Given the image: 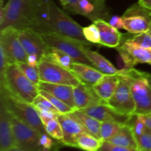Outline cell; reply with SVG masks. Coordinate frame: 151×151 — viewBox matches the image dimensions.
I'll return each instance as SVG.
<instances>
[{
	"mask_svg": "<svg viewBox=\"0 0 151 151\" xmlns=\"http://www.w3.org/2000/svg\"><path fill=\"white\" fill-rule=\"evenodd\" d=\"M103 142V141L89 133H85L78 137L76 147L85 151H98Z\"/></svg>",
	"mask_w": 151,
	"mask_h": 151,
	"instance_id": "obj_27",
	"label": "cell"
},
{
	"mask_svg": "<svg viewBox=\"0 0 151 151\" xmlns=\"http://www.w3.org/2000/svg\"><path fill=\"white\" fill-rule=\"evenodd\" d=\"M40 60L38 59V58L35 55H27V63L29 65H30L31 66H33V67H36L38 66L39 64Z\"/></svg>",
	"mask_w": 151,
	"mask_h": 151,
	"instance_id": "obj_39",
	"label": "cell"
},
{
	"mask_svg": "<svg viewBox=\"0 0 151 151\" xmlns=\"http://www.w3.org/2000/svg\"><path fill=\"white\" fill-rule=\"evenodd\" d=\"M0 87L6 88L16 98L30 104L39 94L38 86L24 75L16 63L9 64L0 75Z\"/></svg>",
	"mask_w": 151,
	"mask_h": 151,
	"instance_id": "obj_1",
	"label": "cell"
},
{
	"mask_svg": "<svg viewBox=\"0 0 151 151\" xmlns=\"http://www.w3.org/2000/svg\"><path fill=\"white\" fill-rule=\"evenodd\" d=\"M40 79L42 82L76 86L81 81L71 71L49 61L42 60L38 64Z\"/></svg>",
	"mask_w": 151,
	"mask_h": 151,
	"instance_id": "obj_9",
	"label": "cell"
},
{
	"mask_svg": "<svg viewBox=\"0 0 151 151\" xmlns=\"http://www.w3.org/2000/svg\"><path fill=\"white\" fill-rule=\"evenodd\" d=\"M97 3H98L99 5L102 7H107L106 4V0H95Z\"/></svg>",
	"mask_w": 151,
	"mask_h": 151,
	"instance_id": "obj_42",
	"label": "cell"
},
{
	"mask_svg": "<svg viewBox=\"0 0 151 151\" xmlns=\"http://www.w3.org/2000/svg\"><path fill=\"white\" fill-rule=\"evenodd\" d=\"M71 72L81 82L91 86L100 81L105 75L95 67L79 62L73 63Z\"/></svg>",
	"mask_w": 151,
	"mask_h": 151,
	"instance_id": "obj_21",
	"label": "cell"
},
{
	"mask_svg": "<svg viewBox=\"0 0 151 151\" xmlns=\"http://www.w3.org/2000/svg\"><path fill=\"white\" fill-rule=\"evenodd\" d=\"M83 32L86 39L90 43L100 44V32L95 24L93 23L88 26L83 27Z\"/></svg>",
	"mask_w": 151,
	"mask_h": 151,
	"instance_id": "obj_35",
	"label": "cell"
},
{
	"mask_svg": "<svg viewBox=\"0 0 151 151\" xmlns=\"http://www.w3.org/2000/svg\"><path fill=\"white\" fill-rule=\"evenodd\" d=\"M38 88L39 90L50 93L54 97L64 102L69 106L76 109L74 100V86H72L50 83L41 81Z\"/></svg>",
	"mask_w": 151,
	"mask_h": 151,
	"instance_id": "obj_20",
	"label": "cell"
},
{
	"mask_svg": "<svg viewBox=\"0 0 151 151\" xmlns=\"http://www.w3.org/2000/svg\"><path fill=\"white\" fill-rule=\"evenodd\" d=\"M39 94H41V95L45 97L47 100H50L52 103V104L58 110L59 113H60V114H71L72 112H73L74 111L76 110V109L70 107V106H68L67 104H66L64 102L59 100L57 97H54V96L52 95L50 93L47 92V91H43V90H39Z\"/></svg>",
	"mask_w": 151,
	"mask_h": 151,
	"instance_id": "obj_33",
	"label": "cell"
},
{
	"mask_svg": "<svg viewBox=\"0 0 151 151\" xmlns=\"http://www.w3.org/2000/svg\"><path fill=\"white\" fill-rule=\"evenodd\" d=\"M97 27L100 32V44L110 48H116L120 45L123 34L110 24L103 19H98L93 22Z\"/></svg>",
	"mask_w": 151,
	"mask_h": 151,
	"instance_id": "obj_19",
	"label": "cell"
},
{
	"mask_svg": "<svg viewBox=\"0 0 151 151\" xmlns=\"http://www.w3.org/2000/svg\"><path fill=\"white\" fill-rule=\"evenodd\" d=\"M149 130H150V129H149ZM150 133H151V130H150Z\"/></svg>",
	"mask_w": 151,
	"mask_h": 151,
	"instance_id": "obj_47",
	"label": "cell"
},
{
	"mask_svg": "<svg viewBox=\"0 0 151 151\" xmlns=\"http://www.w3.org/2000/svg\"><path fill=\"white\" fill-rule=\"evenodd\" d=\"M119 83L113 96L107 104L119 114L126 116L135 114L136 105L131 91V85L134 78L119 73Z\"/></svg>",
	"mask_w": 151,
	"mask_h": 151,
	"instance_id": "obj_5",
	"label": "cell"
},
{
	"mask_svg": "<svg viewBox=\"0 0 151 151\" xmlns=\"http://www.w3.org/2000/svg\"><path fill=\"white\" fill-rule=\"evenodd\" d=\"M82 111L101 122H115L125 125L128 123L132 116L120 114L114 110L112 108H111L106 103L89 106V107L82 109Z\"/></svg>",
	"mask_w": 151,
	"mask_h": 151,
	"instance_id": "obj_16",
	"label": "cell"
},
{
	"mask_svg": "<svg viewBox=\"0 0 151 151\" xmlns=\"http://www.w3.org/2000/svg\"><path fill=\"white\" fill-rule=\"evenodd\" d=\"M124 29L131 34L148 32L151 27V11L139 2L130 6L122 15Z\"/></svg>",
	"mask_w": 151,
	"mask_h": 151,
	"instance_id": "obj_7",
	"label": "cell"
},
{
	"mask_svg": "<svg viewBox=\"0 0 151 151\" xmlns=\"http://www.w3.org/2000/svg\"><path fill=\"white\" fill-rule=\"evenodd\" d=\"M0 101L4 103L9 112L40 134H47L38 111L32 104L16 98L3 87H0Z\"/></svg>",
	"mask_w": 151,
	"mask_h": 151,
	"instance_id": "obj_2",
	"label": "cell"
},
{
	"mask_svg": "<svg viewBox=\"0 0 151 151\" xmlns=\"http://www.w3.org/2000/svg\"><path fill=\"white\" fill-rule=\"evenodd\" d=\"M106 142H108L114 145L138 150L135 136L133 133L131 128L128 124L124 125L120 129V131L116 135H114L113 137H111Z\"/></svg>",
	"mask_w": 151,
	"mask_h": 151,
	"instance_id": "obj_25",
	"label": "cell"
},
{
	"mask_svg": "<svg viewBox=\"0 0 151 151\" xmlns=\"http://www.w3.org/2000/svg\"><path fill=\"white\" fill-rule=\"evenodd\" d=\"M5 151H27V150H23V149L19 148V147H14V148L10 149V150H5Z\"/></svg>",
	"mask_w": 151,
	"mask_h": 151,
	"instance_id": "obj_44",
	"label": "cell"
},
{
	"mask_svg": "<svg viewBox=\"0 0 151 151\" xmlns=\"http://www.w3.org/2000/svg\"><path fill=\"white\" fill-rule=\"evenodd\" d=\"M0 45L13 63L27 60V54L19 41L16 29H7L0 32Z\"/></svg>",
	"mask_w": 151,
	"mask_h": 151,
	"instance_id": "obj_13",
	"label": "cell"
},
{
	"mask_svg": "<svg viewBox=\"0 0 151 151\" xmlns=\"http://www.w3.org/2000/svg\"><path fill=\"white\" fill-rule=\"evenodd\" d=\"M29 30L38 34L54 33L50 20L48 0L32 1V24Z\"/></svg>",
	"mask_w": 151,
	"mask_h": 151,
	"instance_id": "obj_12",
	"label": "cell"
},
{
	"mask_svg": "<svg viewBox=\"0 0 151 151\" xmlns=\"http://www.w3.org/2000/svg\"><path fill=\"white\" fill-rule=\"evenodd\" d=\"M124 63V68H134L138 63H151V49H145L122 40L116 47Z\"/></svg>",
	"mask_w": 151,
	"mask_h": 151,
	"instance_id": "obj_11",
	"label": "cell"
},
{
	"mask_svg": "<svg viewBox=\"0 0 151 151\" xmlns=\"http://www.w3.org/2000/svg\"><path fill=\"white\" fill-rule=\"evenodd\" d=\"M109 22L112 27L116 28V29H124V22H123L122 16H111V18L109 19V22Z\"/></svg>",
	"mask_w": 151,
	"mask_h": 151,
	"instance_id": "obj_38",
	"label": "cell"
},
{
	"mask_svg": "<svg viewBox=\"0 0 151 151\" xmlns=\"http://www.w3.org/2000/svg\"><path fill=\"white\" fill-rule=\"evenodd\" d=\"M122 40L142 47L145 49H151V35L148 32H141L138 34H133L132 35H123Z\"/></svg>",
	"mask_w": 151,
	"mask_h": 151,
	"instance_id": "obj_29",
	"label": "cell"
},
{
	"mask_svg": "<svg viewBox=\"0 0 151 151\" xmlns=\"http://www.w3.org/2000/svg\"><path fill=\"white\" fill-rule=\"evenodd\" d=\"M150 11H151V10H150Z\"/></svg>",
	"mask_w": 151,
	"mask_h": 151,
	"instance_id": "obj_49",
	"label": "cell"
},
{
	"mask_svg": "<svg viewBox=\"0 0 151 151\" xmlns=\"http://www.w3.org/2000/svg\"><path fill=\"white\" fill-rule=\"evenodd\" d=\"M44 60H49L69 71H71L72 65L75 62L74 59L67 53L55 48L50 49L47 57Z\"/></svg>",
	"mask_w": 151,
	"mask_h": 151,
	"instance_id": "obj_26",
	"label": "cell"
},
{
	"mask_svg": "<svg viewBox=\"0 0 151 151\" xmlns=\"http://www.w3.org/2000/svg\"><path fill=\"white\" fill-rule=\"evenodd\" d=\"M39 35L43 41L50 48L61 50L69 55L75 62L86 63L94 67L83 50V46L84 44L82 43L57 33H45Z\"/></svg>",
	"mask_w": 151,
	"mask_h": 151,
	"instance_id": "obj_6",
	"label": "cell"
},
{
	"mask_svg": "<svg viewBox=\"0 0 151 151\" xmlns=\"http://www.w3.org/2000/svg\"><path fill=\"white\" fill-rule=\"evenodd\" d=\"M83 50L91 62L94 67L105 75H119L120 69H117L112 63L103 57L98 52L90 50L89 47L83 45Z\"/></svg>",
	"mask_w": 151,
	"mask_h": 151,
	"instance_id": "obj_23",
	"label": "cell"
},
{
	"mask_svg": "<svg viewBox=\"0 0 151 151\" xmlns=\"http://www.w3.org/2000/svg\"><path fill=\"white\" fill-rule=\"evenodd\" d=\"M138 2L145 8L151 10V0H139Z\"/></svg>",
	"mask_w": 151,
	"mask_h": 151,
	"instance_id": "obj_40",
	"label": "cell"
},
{
	"mask_svg": "<svg viewBox=\"0 0 151 151\" xmlns=\"http://www.w3.org/2000/svg\"><path fill=\"white\" fill-rule=\"evenodd\" d=\"M139 151H151V133L147 128L145 133L136 138Z\"/></svg>",
	"mask_w": 151,
	"mask_h": 151,
	"instance_id": "obj_36",
	"label": "cell"
},
{
	"mask_svg": "<svg viewBox=\"0 0 151 151\" xmlns=\"http://www.w3.org/2000/svg\"><path fill=\"white\" fill-rule=\"evenodd\" d=\"M69 114L76 119L78 122H81L89 134L101 139L100 128H101L102 122L100 121L97 120L95 118L92 117L91 116L83 111L82 110H79V109H76Z\"/></svg>",
	"mask_w": 151,
	"mask_h": 151,
	"instance_id": "obj_24",
	"label": "cell"
},
{
	"mask_svg": "<svg viewBox=\"0 0 151 151\" xmlns=\"http://www.w3.org/2000/svg\"><path fill=\"white\" fill-rule=\"evenodd\" d=\"M50 20L54 33L59 34L91 47L83 32V27L63 10L59 8L53 0H48Z\"/></svg>",
	"mask_w": 151,
	"mask_h": 151,
	"instance_id": "obj_4",
	"label": "cell"
},
{
	"mask_svg": "<svg viewBox=\"0 0 151 151\" xmlns=\"http://www.w3.org/2000/svg\"><path fill=\"white\" fill-rule=\"evenodd\" d=\"M150 65H151V63H150Z\"/></svg>",
	"mask_w": 151,
	"mask_h": 151,
	"instance_id": "obj_48",
	"label": "cell"
},
{
	"mask_svg": "<svg viewBox=\"0 0 151 151\" xmlns=\"http://www.w3.org/2000/svg\"><path fill=\"white\" fill-rule=\"evenodd\" d=\"M10 114L17 147L27 151H44L40 145L41 134L10 112Z\"/></svg>",
	"mask_w": 151,
	"mask_h": 151,
	"instance_id": "obj_8",
	"label": "cell"
},
{
	"mask_svg": "<svg viewBox=\"0 0 151 151\" xmlns=\"http://www.w3.org/2000/svg\"><path fill=\"white\" fill-rule=\"evenodd\" d=\"M98 151H139L137 149L129 148V147H121V146L114 145L113 144L108 142H103L102 146L100 147Z\"/></svg>",
	"mask_w": 151,
	"mask_h": 151,
	"instance_id": "obj_37",
	"label": "cell"
},
{
	"mask_svg": "<svg viewBox=\"0 0 151 151\" xmlns=\"http://www.w3.org/2000/svg\"><path fill=\"white\" fill-rule=\"evenodd\" d=\"M127 124L132 129L133 133L135 136V138H137L139 136L142 135L147 130V128L145 123L144 114L133 115Z\"/></svg>",
	"mask_w": 151,
	"mask_h": 151,
	"instance_id": "obj_31",
	"label": "cell"
},
{
	"mask_svg": "<svg viewBox=\"0 0 151 151\" xmlns=\"http://www.w3.org/2000/svg\"><path fill=\"white\" fill-rule=\"evenodd\" d=\"M32 105L37 111H48L56 114H60L58 110L52 104L51 102L41 94H38V95L35 97Z\"/></svg>",
	"mask_w": 151,
	"mask_h": 151,
	"instance_id": "obj_34",
	"label": "cell"
},
{
	"mask_svg": "<svg viewBox=\"0 0 151 151\" xmlns=\"http://www.w3.org/2000/svg\"><path fill=\"white\" fill-rule=\"evenodd\" d=\"M58 120L61 125L63 134V146L76 147L77 139L81 134L88 133L82 124L69 114H59Z\"/></svg>",
	"mask_w": 151,
	"mask_h": 151,
	"instance_id": "obj_15",
	"label": "cell"
},
{
	"mask_svg": "<svg viewBox=\"0 0 151 151\" xmlns=\"http://www.w3.org/2000/svg\"><path fill=\"white\" fill-rule=\"evenodd\" d=\"M17 31L19 41L27 55H35L40 61L46 58L50 47L43 41L39 34L29 29Z\"/></svg>",
	"mask_w": 151,
	"mask_h": 151,
	"instance_id": "obj_14",
	"label": "cell"
},
{
	"mask_svg": "<svg viewBox=\"0 0 151 151\" xmlns=\"http://www.w3.org/2000/svg\"><path fill=\"white\" fill-rule=\"evenodd\" d=\"M148 32H149V33H150V35H151V27H150V29H149Z\"/></svg>",
	"mask_w": 151,
	"mask_h": 151,
	"instance_id": "obj_46",
	"label": "cell"
},
{
	"mask_svg": "<svg viewBox=\"0 0 151 151\" xmlns=\"http://www.w3.org/2000/svg\"><path fill=\"white\" fill-rule=\"evenodd\" d=\"M42 123L44 125V128L47 134L62 144L63 140V134L62 130L61 125L58 119H47V118H42L41 119ZM63 145V144H62Z\"/></svg>",
	"mask_w": 151,
	"mask_h": 151,
	"instance_id": "obj_28",
	"label": "cell"
},
{
	"mask_svg": "<svg viewBox=\"0 0 151 151\" xmlns=\"http://www.w3.org/2000/svg\"><path fill=\"white\" fill-rule=\"evenodd\" d=\"M144 119L146 127L148 129L151 130V113L147 114H144Z\"/></svg>",
	"mask_w": 151,
	"mask_h": 151,
	"instance_id": "obj_41",
	"label": "cell"
},
{
	"mask_svg": "<svg viewBox=\"0 0 151 151\" xmlns=\"http://www.w3.org/2000/svg\"><path fill=\"white\" fill-rule=\"evenodd\" d=\"M133 78L131 91L136 105L135 114H150L151 87L145 76V72L139 71L138 74Z\"/></svg>",
	"mask_w": 151,
	"mask_h": 151,
	"instance_id": "obj_10",
	"label": "cell"
},
{
	"mask_svg": "<svg viewBox=\"0 0 151 151\" xmlns=\"http://www.w3.org/2000/svg\"><path fill=\"white\" fill-rule=\"evenodd\" d=\"M118 83V75H104L100 81L92 86L97 95L107 103L116 91Z\"/></svg>",
	"mask_w": 151,
	"mask_h": 151,
	"instance_id": "obj_22",
	"label": "cell"
},
{
	"mask_svg": "<svg viewBox=\"0 0 151 151\" xmlns=\"http://www.w3.org/2000/svg\"><path fill=\"white\" fill-rule=\"evenodd\" d=\"M145 76L147 78V81H148L149 83H150V87H151V73H147V72H145Z\"/></svg>",
	"mask_w": 151,
	"mask_h": 151,
	"instance_id": "obj_43",
	"label": "cell"
},
{
	"mask_svg": "<svg viewBox=\"0 0 151 151\" xmlns=\"http://www.w3.org/2000/svg\"><path fill=\"white\" fill-rule=\"evenodd\" d=\"M3 1H4V0H1V6H3Z\"/></svg>",
	"mask_w": 151,
	"mask_h": 151,
	"instance_id": "obj_45",
	"label": "cell"
},
{
	"mask_svg": "<svg viewBox=\"0 0 151 151\" xmlns=\"http://www.w3.org/2000/svg\"><path fill=\"white\" fill-rule=\"evenodd\" d=\"M124 125L115 122H103L100 128L102 141L106 142L116 135Z\"/></svg>",
	"mask_w": 151,
	"mask_h": 151,
	"instance_id": "obj_30",
	"label": "cell"
},
{
	"mask_svg": "<svg viewBox=\"0 0 151 151\" xmlns=\"http://www.w3.org/2000/svg\"><path fill=\"white\" fill-rule=\"evenodd\" d=\"M18 66L19 67L20 70L23 72L24 75L35 85L37 86L38 84L41 82V79H40V75H39V69H38V66L36 67H33L31 66L30 65L28 64L27 62H20V63H17Z\"/></svg>",
	"mask_w": 151,
	"mask_h": 151,
	"instance_id": "obj_32",
	"label": "cell"
},
{
	"mask_svg": "<svg viewBox=\"0 0 151 151\" xmlns=\"http://www.w3.org/2000/svg\"><path fill=\"white\" fill-rule=\"evenodd\" d=\"M17 147L13 134L10 112L0 101V151Z\"/></svg>",
	"mask_w": 151,
	"mask_h": 151,
	"instance_id": "obj_17",
	"label": "cell"
},
{
	"mask_svg": "<svg viewBox=\"0 0 151 151\" xmlns=\"http://www.w3.org/2000/svg\"><path fill=\"white\" fill-rule=\"evenodd\" d=\"M32 0H8L4 6V17L0 32L7 29H29L32 24Z\"/></svg>",
	"mask_w": 151,
	"mask_h": 151,
	"instance_id": "obj_3",
	"label": "cell"
},
{
	"mask_svg": "<svg viewBox=\"0 0 151 151\" xmlns=\"http://www.w3.org/2000/svg\"><path fill=\"white\" fill-rule=\"evenodd\" d=\"M74 100L75 108L79 110L105 103L97 95L92 86L82 82L74 87Z\"/></svg>",
	"mask_w": 151,
	"mask_h": 151,
	"instance_id": "obj_18",
	"label": "cell"
}]
</instances>
